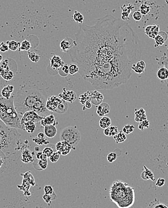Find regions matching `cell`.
Here are the masks:
<instances>
[{"mask_svg":"<svg viewBox=\"0 0 168 208\" xmlns=\"http://www.w3.org/2000/svg\"><path fill=\"white\" fill-rule=\"evenodd\" d=\"M68 53L82 78L99 90L126 84L139 54L136 33L124 21L108 14L92 25H82Z\"/></svg>","mask_w":168,"mask_h":208,"instance_id":"cell-1","label":"cell"},{"mask_svg":"<svg viewBox=\"0 0 168 208\" xmlns=\"http://www.w3.org/2000/svg\"><path fill=\"white\" fill-rule=\"evenodd\" d=\"M47 99L43 91L37 87L25 86L14 94V105L20 119L29 111H33L44 117L50 112L46 107Z\"/></svg>","mask_w":168,"mask_h":208,"instance_id":"cell-2","label":"cell"},{"mask_svg":"<svg viewBox=\"0 0 168 208\" xmlns=\"http://www.w3.org/2000/svg\"><path fill=\"white\" fill-rule=\"evenodd\" d=\"M21 139V134L16 129L7 126L0 120V152L6 155L25 149Z\"/></svg>","mask_w":168,"mask_h":208,"instance_id":"cell-3","label":"cell"},{"mask_svg":"<svg viewBox=\"0 0 168 208\" xmlns=\"http://www.w3.org/2000/svg\"><path fill=\"white\" fill-rule=\"evenodd\" d=\"M14 94L6 99L0 94V120L11 128L21 130V119L14 108Z\"/></svg>","mask_w":168,"mask_h":208,"instance_id":"cell-4","label":"cell"},{"mask_svg":"<svg viewBox=\"0 0 168 208\" xmlns=\"http://www.w3.org/2000/svg\"><path fill=\"white\" fill-rule=\"evenodd\" d=\"M60 140L66 141L74 149L81 140V134L76 126H69L63 128L60 133Z\"/></svg>","mask_w":168,"mask_h":208,"instance_id":"cell-5","label":"cell"},{"mask_svg":"<svg viewBox=\"0 0 168 208\" xmlns=\"http://www.w3.org/2000/svg\"><path fill=\"white\" fill-rule=\"evenodd\" d=\"M14 61V60L8 58L2 61L1 65H0V75L7 81L11 80L14 76V73L17 72V71L10 68V66Z\"/></svg>","mask_w":168,"mask_h":208,"instance_id":"cell-6","label":"cell"},{"mask_svg":"<svg viewBox=\"0 0 168 208\" xmlns=\"http://www.w3.org/2000/svg\"><path fill=\"white\" fill-rule=\"evenodd\" d=\"M43 117L40 116L35 111H29L25 113L21 119V126L22 130V125L27 121H32L35 123H38L40 122Z\"/></svg>","mask_w":168,"mask_h":208,"instance_id":"cell-7","label":"cell"},{"mask_svg":"<svg viewBox=\"0 0 168 208\" xmlns=\"http://www.w3.org/2000/svg\"><path fill=\"white\" fill-rule=\"evenodd\" d=\"M63 99L60 98L59 96H56L55 95L51 96L47 99L46 107L48 111L50 112H54L56 113V111L59 106V105L62 102Z\"/></svg>","mask_w":168,"mask_h":208,"instance_id":"cell-8","label":"cell"},{"mask_svg":"<svg viewBox=\"0 0 168 208\" xmlns=\"http://www.w3.org/2000/svg\"><path fill=\"white\" fill-rule=\"evenodd\" d=\"M64 65V62L59 55H54L50 59V65L48 68H51L53 72V75H56L58 73L59 69Z\"/></svg>","mask_w":168,"mask_h":208,"instance_id":"cell-9","label":"cell"},{"mask_svg":"<svg viewBox=\"0 0 168 208\" xmlns=\"http://www.w3.org/2000/svg\"><path fill=\"white\" fill-rule=\"evenodd\" d=\"M72 149V146L69 143L63 141H60L58 142L55 145L56 151L58 152L61 155L63 156L69 154Z\"/></svg>","mask_w":168,"mask_h":208,"instance_id":"cell-10","label":"cell"},{"mask_svg":"<svg viewBox=\"0 0 168 208\" xmlns=\"http://www.w3.org/2000/svg\"><path fill=\"white\" fill-rule=\"evenodd\" d=\"M59 97L66 102L72 104L77 99V94L75 91L73 90H66V89L63 88V91L59 93Z\"/></svg>","mask_w":168,"mask_h":208,"instance_id":"cell-11","label":"cell"},{"mask_svg":"<svg viewBox=\"0 0 168 208\" xmlns=\"http://www.w3.org/2000/svg\"><path fill=\"white\" fill-rule=\"evenodd\" d=\"M89 101L95 105H98L101 104L104 100V96L102 93L98 90L89 91Z\"/></svg>","mask_w":168,"mask_h":208,"instance_id":"cell-12","label":"cell"},{"mask_svg":"<svg viewBox=\"0 0 168 208\" xmlns=\"http://www.w3.org/2000/svg\"><path fill=\"white\" fill-rule=\"evenodd\" d=\"M75 45V40L73 39L66 37L60 43L61 50L63 53H68Z\"/></svg>","mask_w":168,"mask_h":208,"instance_id":"cell-13","label":"cell"},{"mask_svg":"<svg viewBox=\"0 0 168 208\" xmlns=\"http://www.w3.org/2000/svg\"><path fill=\"white\" fill-rule=\"evenodd\" d=\"M160 32L159 25H148L145 28V33L150 38L154 39Z\"/></svg>","mask_w":168,"mask_h":208,"instance_id":"cell-14","label":"cell"},{"mask_svg":"<svg viewBox=\"0 0 168 208\" xmlns=\"http://www.w3.org/2000/svg\"><path fill=\"white\" fill-rule=\"evenodd\" d=\"M110 111V107L109 104L106 102H102L99 104L97 108L96 114L99 117H104L108 114Z\"/></svg>","mask_w":168,"mask_h":208,"instance_id":"cell-15","label":"cell"},{"mask_svg":"<svg viewBox=\"0 0 168 208\" xmlns=\"http://www.w3.org/2000/svg\"><path fill=\"white\" fill-rule=\"evenodd\" d=\"M57 132V129L55 125H46L44 127V134L49 138H54L56 135Z\"/></svg>","mask_w":168,"mask_h":208,"instance_id":"cell-16","label":"cell"},{"mask_svg":"<svg viewBox=\"0 0 168 208\" xmlns=\"http://www.w3.org/2000/svg\"><path fill=\"white\" fill-rule=\"evenodd\" d=\"M22 161L24 163H29L34 161L33 159L31 151L28 149L25 148L22 151Z\"/></svg>","mask_w":168,"mask_h":208,"instance_id":"cell-17","label":"cell"},{"mask_svg":"<svg viewBox=\"0 0 168 208\" xmlns=\"http://www.w3.org/2000/svg\"><path fill=\"white\" fill-rule=\"evenodd\" d=\"M40 124L43 127L46 125H56V118L53 114H49L43 117L40 121Z\"/></svg>","mask_w":168,"mask_h":208,"instance_id":"cell-18","label":"cell"},{"mask_svg":"<svg viewBox=\"0 0 168 208\" xmlns=\"http://www.w3.org/2000/svg\"><path fill=\"white\" fill-rule=\"evenodd\" d=\"M46 136L43 132H40L36 137L32 138V141L39 146L47 145V144H49V141L46 138Z\"/></svg>","mask_w":168,"mask_h":208,"instance_id":"cell-19","label":"cell"},{"mask_svg":"<svg viewBox=\"0 0 168 208\" xmlns=\"http://www.w3.org/2000/svg\"><path fill=\"white\" fill-rule=\"evenodd\" d=\"M22 130L28 133H33L36 130V124L32 121H27L22 125Z\"/></svg>","mask_w":168,"mask_h":208,"instance_id":"cell-20","label":"cell"},{"mask_svg":"<svg viewBox=\"0 0 168 208\" xmlns=\"http://www.w3.org/2000/svg\"><path fill=\"white\" fill-rule=\"evenodd\" d=\"M14 91V86L12 85H7L5 86L1 91L2 97L6 99H9L11 97V94Z\"/></svg>","mask_w":168,"mask_h":208,"instance_id":"cell-21","label":"cell"},{"mask_svg":"<svg viewBox=\"0 0 168 208\" xmlns=\"http://www.w3.org/2000/svg\"><path fill=\"white\" fill-rule=\"evenodd\" d=\"M167 39V35L165 31H160L155 37L156 44L158 46H162Z\"/></svg>","mask_w":168,"mask_h":208,"instance_id":"cell-22","label":"cell"},{"mask_svg":"<svg viewBox=\"0 0 168 208\" xmlns=\"http://www.w3.org/2000/svg\"><path fill=\"white\" fill-rule=\"evenodd\" d=\"M147 119V117L146 115V111L144 108H141L135 112V120L137 122L140 123Z\"/></svg>","mask_w":168,"mask_h":208,"instance_id":"cell-23","label":"cell"},{"mask_svg":"<svg viewBox=\"0 0 168 208\" xmlns=\"http://www.w3.org/2000/svg\"><path fill=\"white\" fill-rule=\"evenodd\" d=\"M147 208H168V204H164L159 200L155 199L150 202Z\"/></svg>","mask_w":168,"mask_h":208,"instance_id":"cell-24","label":"cell"},{"mask_svg":"<svg viewBox=\"0 0 168 208\" xmlns=\"http://www.w3.org/2000/svg\"><path fill=\"white\" fill-rule=\"evenodd\" d=\"M157 76L162 81H166L168 78V69L164 67H160L157 72Z\"/></svg>","mask_w":168,"mask_h":208,"instance_id":"cell-25","label":"cell"},{"mask_svg":"<svg viewBox=\"0 0 168 208\" xmlns=\"http://www.w3.org/2000/svg\"><path fill=\"white\" fill-rule=\"evenodd\" d=\"M99 125V126L103 129L108 128L111 125V120L110 117L105 116L104 117H102V118L100 119Z\"/></svg>","mask_w":168,"mask_h":208,"instance_id":"cell-26","label":"cell"},{"mask_svg":"<svg viewBox=\"0 0 168 208\" xmlns=\"http://www.w3.org/2000/svg\"><path fill=\"white\" fill-rule=\"evenodd\" d=\"M31 48L32 45L31 42L28 40L25 39L21 43L19 51H29Z\"/></svg>","mask_w":168,"mask_h":208,"instance_id":"cell-27","label":"cell"},{"mask_svg":"<svg viewBox=\"0 0 168 208\" xmlns=\"http://www.w3.org/2000/svg\"><path fill=\"white\" fill-rule=\"evenodd\" d=\"M6 44L9 47V50H11V51H16L17 50H19L21 43L15 40H10L7 41Z\"/></svg>","mask_w":168,"mask_h":208,"instance_id":"cell-28","label":"cell"},{"mask_svg":"<svg viewBox=\"0 0 168 208\" xmlns=\"http://www.w3.org/2000/svg\"><path fill=\"white\" fill-rule=\"evenodd\" d=\"M129 6L130 4L128 5V7H126V6H124L122 7V10H123L122 13V20L124 21L129 19V16L133 9V7L130 8Z\"/></svg>","mask_w":168,"mask_h":208,"instance_id":"cell-29","label":"cell"},{"mask_svg":"<svg viewBox=\"0 0 168 208\" xmlns=\"http://www.w3.org/2000/svg\"><path fill=\"white\" fill-rule=\"evenodd\" d=\"M68 108V104L66 101H62V102L59 105L56 111V113H59V114H63L67 111Z\"/></svg>","mask_w":168,"mask_h":208,"instance_id":"cell-30","label":"cell"},{"mask_svg":"<svg viewBox=\"0 0 168 208\" xmlns=\"http://www.w3.org/2000/svg\"><path fill=\"white\" fill-rule=\"evenodd\" d=\"M113 137H114V139L117 144L123 143V142L125 141L127 139L126 135L122 131L119 132L118 134H117L116 135H115Z\"/></svg>","mask_w":168,"mask_h":208,"instance_id":"cell-31","label":"cell"},{"mask_svg":"<svg viewBox=\"0 0 168 208\" xmlns=\"http://www.w3.org/2000/svg\"><path fill=\"white\" fill-rule=\"evenodd\" d=\"M22 175L23 176V179H26L30 184V185H32V186L35 185L36 184L35 179L33 178L32 174L31 173L30 171H27L26 173H25V174H23Z\"/></svg>","mask_w":168,"mask_h":208,"instance_id":"cell-32","label":"cell"},{"mask_svg":"<svg viewBox=\"0 0 168 208\" xmlns=\"http://www.w3.org/2000/svg\"><path fill=\"white\" fill-rule=\"evenodd\" d=\"M73 19L75 21V22L77 24H81L84 21L83 15L81 13L77 11L74 12L73 16Z\"/></svg>","mask_w":168,"mask_h":208,"instance_id":"cell-33","label":"cell"},{"mask_svg":"<svg viewBox=\"0 0 168 208\" xmlns=\"http://www.w3.org/2000/svg\"><path fill=\"white\" fill-rule=\"evenodd\" d=\"M58 73L63 77L68 76L69 74V65L65 64L58 71Z\"/></svg>","mask_w":168,"mask_h":208,"instance_id":"cell-34","label":"cell"},{"mask_svg":"<svg viewBox=\"0 0 168 208\" xmlns=\"http://www.w3.org/2000/svg\"><path fill=\"white\" fill-rule=\"evenodd\" d=\"M28 55L29 60L33 63H37L40 59V56L37 53L32 51H28Z\"/></svg>","mask_w":168,"mask_h":208,"instance_id":"cell-35","label":"cell"},{"mask_svg":"<svg viewBox=\"0 0 168 208\" xmlns=\"http://www.w3.org/2000/svg\"><path fill=\"white\" fill-rule=\"evenodd\" d=\"M53 146V145H49L48 146H46L42 151V152L47 157V158H50L51 156L53 153L55 152L54 149L52 148Z\"/></svg>","mask_w":168,"mask_h":208,"instance_id":"cell-36","label":"cell"},{"mask_svg":"<svg viewBox=\"0 0 168 208\" xmlns=\"http://www.w3.org/2000/svg\"><path fill=\"white\" fill-rule=\"evenodd\" d=\"M79 101L82 105H85V104L86 102L89 101V91L85 93L82 94L81 95H80V96L79 98Z\"/></svg>","mask_w":168,"mask_h":208,"instance_id":"cell-37","label":"cell"},{"mask_svg":"<svg viewBox=\"0 0 168 208\" xmlns=\"http://www.w3.org/2000/svg\"><path fill=\"white\" fill-rule=\"evenodd\" d=\"M134 130H135V126L131 124H127L123 127L122 131L126 135V134H130L132 132H133Z\"/></svg>","mask_w":168,"mask_h":208,"instance_id":"cell-38","label":"cell"},{"mask_svg":"<svg viewBox=\"0 0 168 208\" xmlns=\"http://www.w3.org/2000/svg\"><path fill=\"white\" fill-rule=\"evenodd\" d=\"M79 71V68L75 63H71L69 65V74L74 75Z\"/></svg>","mask_w":168,"mask_h":208,"instance_id":"cell-39","label":"cell"},{"mask_svg":"<svg viewBox=\"0 0 168 208\" xmlns=\"http://www.w3.org/2000/svg\"><path fill=\"white\" fill-rule=\"evenodd\" d=\"M149 126V120H148L147 119V120H143V121L139 123L138 128L141 131H144V130L148 128Z\"/></svg>","mask_w":168,"mask_h":208,"instance_id":"cell-40","label":"cell"},{"mask_svg":"<svg viewBox=\"0 0 168 208\" xmlns=\"http://www.w3.org/2000/svg\"><path fill=\"white\" fill-rule=\"evenodd\" d=\"M160 67H164L168 69V56L162 57L159 62Z\"/></svg>","mask_w":168,"mask_h":208,"instance_id":"cell-41","label":"cell"},{"mask_svg":"<svg viewBox=\"0 0 168 208\" xmlns=\"http://www.w3.org/2000/svg\"><path fill=\"white\" fill-rule=\"evenodd\" d=\"M37 162V164L40 167V169L41 170H45L47 168L48 166L47 160H38Z\"/></svg>","mask_w":168,"mask_h":208,"instance_id":"cell-42","label":"cell"},{"mask_svg":"<svg viewBox=\"0 0 168 208\" xmlns=\"http://www.w3.org/2000/svg\"><path fill=\"white\" fill-rule=\"evenodd\" d=\"M150 10L149 7L146 4H142L140 6V12L142 15H147Z\"/></svg>","mask_w":168,"mask_h":208,"instance_id":"cell-43","label":"cell"},{"mask_svg":"<svg viewBox=\"0 0 168 208\" xmlns=\"http://www.w3.org/2000/svg\"><path fill=\"white\" fill-rule=\"evenodd\" d=\"M144 168V171H145L147 175L148 176V177L149 178V179L150 180H152V181H155V178L154 176V174L152 172V170H150L149 168H148L145 165L143 166Z\"/></svg>","mask_w":168,"mask_h":208,"instance_id":"cell-44","label":"cell"},{"mask_svg":"<svg viewBox=\"0 0 168 208\" xmlns=\"http://www.w3.org/2000/svg\"><path fill=\"white\" fill-rule=\"evenodd\" d=\"M60 155H61V154L58 152H57V151L53 153V155L49 158L50 161H51L52 163H53L58 162V161L60 158Z\"/></svg>","mask_w":168,"mask_h":208,"instance_id":"cell-45","label":"cell"},{"mask_svg":"<svg viewBox=\"0 0 168 208\" xmlns=\"http://www.w3.org/2000/svg\"><path fill=\"white\" fill-rule=\"evenodd\" d=\"M132 18L136 21H140L142 18V14L140 11H135L132 14Z\"/></svg>","mask_w":168,"mask_h":208,"instance_id":"cell-46","label":"cell"},{"mask_svg":"<svg viewBox=\"0 0 168 208\" xmlns=\"http://www.w3.org/2000/svg\"><path fill=\"white\" fill-rule=\"evenodd\" d=\"M109 130H110V137H114L119 132L118 128H117V126H110Z\"/></svg>","mask_w":168,"mask_h":208,"instance_id":"cell-47","label":"cell"},{"mask_svg":"<svg viewBox=\"0 0 168 208\" xmlns=\"http://www.w3.org/2000/svg\"><path fill=\"white\" fill-rule=\"evenodd\" d=\"M117 158V155L115 152H110L107 156V161L111 163L115 161Z\"/></svg>","mask_w":168,"mask_h":208,"instance_id":"cell-48","label":"cell"},{"mask_svg":"<svg viewBox=\"0 0 168 208\" xmlns=\"http://www.w3.org/2000/svg\"><path fill=\"white\" fill-rule=\"evenodd\" d=\"M44 192L46 194L52 195L54 193L53 188L51 185H46L44 188Z\"/></svg>","mask_w":168,"mask_h":208,"instance_id":"cell-49","label":"cell"},{"mask_svg":"<svg viewBox=\"0 0 168 208\" xmlns=\"http://www.w3.org/2000/svg\"><path fill=\"white\" fill-rule=\"evenodd\" d=\"M131 69L132 71H133L135 72H136L138 74H141L144 72V70L141 69L140 68H139L138 66H137L135 63L133 64V65L131 67Z\"/></svg>","mask_w":168,"mask_h":208,"instance_id":"cell-50","label":"cell"},{"mask_svg":"<svg viewBox=\"0 0 168 208\" xmlns=\"http://www.w3.org/2000/svg\"><path fill=\"white\" fill-rule=\"evenodd\" d=\"M6 154L4 152H0V168H1L6 163Z\"/></svg>","mask_w":168,"mask_h":208,"instance_id":"cell-51","label":"cell"},{"mask_svg":"<svg viewBox=\"0 0 168 208\" xmlns=\"http://www.w3.org/2000/svg\"><path fill=\"white\" fill-rule=\"evenodd\" d=\"M36 155L37 160H47L48 158L42 152H37Z\"/></svg>","mask_w":168,"mask_h":208,"instance_id":"cell-52","label":"cell"},{"mask_svg":"<svg viewBox=\"0 0 168 208\" xmlns=\"http://www.w3.org/2000/svg\"><path fill=\"white\" fill-rule=\"evenodd\" d=\"M9 50V47L6 43L4 42H1L0 43V52L2 53H5L6 51H8Z\"/></svg>","mask_w":168,"mask_h":208,"instance_id":"cell-53","label":"cell"},{"mask_svg":"<svg viewBox=\"0 0 168 208\" xmlns=\"http://www.w3.org/2000/svg\"><path fill=\"white\" fill-rule=\"evenodd\" d=\"M43 199L44 200V202L47 203V204H50V203L52 202V195H48V194H44L43 196Z\"/></svg>","mask_w":168,"mask_h":208,"instance_id":"cell-54","label":"cell"},{"mask_svg":"<svg viewBox=\"0 0 168 208\" xmlns=\"http://www.w3.org/2000/svg\"><path fill=\"white\" fill-rule=\"evenodd\" d=\"M135 65H136L137 66H138L139 68H140L141 69H143V70L145 71V68H146V64H145V63L144 61H143V60H140V61H138V62H137V63H135Z\"/></svg>","mask_w":168,"mask_h":208,"instance_id":"cell-55","label":"cell"},{"mask_svg":"<svg viewBox=\"0 0 168 208\" xmlns=\"http://www.w3.org/2000/svg\"><path fill=\"white\" fill-rule=\"evenodd\" d=\"M164 184H165V180L163 178H159L156 181V185L158 187H162L164 185Z\"/></svg>","mask_w":168,"mask_h":208,"instance_id":"cell-56","label":"cell"},{"mask_svg":"<svg viewBox=\"0 0 168 208\" xmlns=\"http://www.w3.org/2000/svg\"><path fill=\"white\" fill-rule=\"evenodd\" d=\"M92 103L90 102H89V101H88V102H86L85 104V105H84V107H83V110H85V109H90L91 108H92Z\"/></svg>","mask_w":168,"mask_h":208,"instance_id":"cell-57","label":"cell"},{"mask_svg":"<svg viewBox=\"0 0 168 208\" xmlns=\"http://www.w3.org/2000/svg\"><path fill=\"white\" fill-rule=\"evenodd\" d=\"M141 178L144 181H147V180L149 179V178L148 177V176L147 175V174L144 170L141 173Z\"/></svg>","mask_w":168,"mask_h":208,"instance_id":"cell-58","label":"cell"},{"mask_svg":"<svg viewBox=\"0 0 168 208\" xmlns=\"http://www.w3.org/2000/svg\"><path fill=\"white\" fill-rule=\"evenodd\" d=\"M104 134L105 135H106V136H107V137H110V130H109V127H108V128L104 129Z\"/></svg>","mask_w":168,"mask_h":208,"instance_id":"cell-59","label":"cell"},{"mask_svg":"<svg viewBox=\"0 0 168 208\" xmlns=\"http://www.w3.org/2000/svg\"><path fill=\"white\" fill-rule=\"evenodd\" d=\"M3 55L1 54H0V63H1L2 61H3Z\"/></svg>","mask_w":168,"mask_h":208,"instance_id":"cell-60","label":"cell"},{"mask_svg":"<svg viewBox=\"0 0 168 208\" xmlns=\"http://www.w3.org/2000/svg\"><path fill=\"white\" fill-rule=\"evenodd\" d=\"M39 149H40V148H39L38 147H36V148H35V150H36V151H37V152H38Z\"/></svg>","mask_w":168,"mask_h":208,"instance_id":"cell-61","label":"cell"},{"mask_svg":"<svg viewBox=\"0 0 168 208\" xmlns=\"http://www.w3.org/2000/svg\"><path fill=\"white\" fill-rule=\"evenodd\" d=\"M166 86H167V87H168V78L166 80Z\"/></svg>","mask_w":168,"mask_h":208,"instance_id":"cell-62","label":"cell"}]
</instances>
